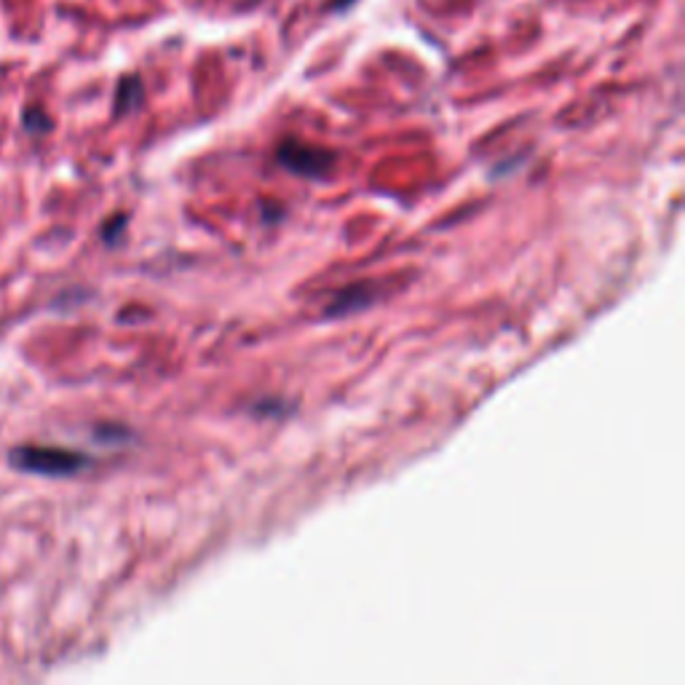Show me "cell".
<instances>
[{"instance_id":"obj_1","label":"cell","mask_w":685,"mask_h":685,"mask_svg":"<svg viewBox=\"0 0 685 685\" xmlns=\"http://www.w3.org/2000/svg\"><path fill=\"white\" fill-rule=\"evenodd\" d=\"M9 461L22 472L43 474V477H70V474H78L81 468L88 466L86 455L73 453V450L38 445L11 450Z\"/></svg>"},{"instance_id":"obj_2","label":"cell","mask_w":685,"mask_h":685,"mask_svg":"<svg viewBox=\"0 0 685 685\" xmlns=\"http://www.w3.org/2000/svg\"><path fill=\"white\" fill-rule=\"evenodd\" d=\"M276 156L289 171H295V175H303V177L327 175L335 164V154H329V150L325 148H314V145L295 143V139H287L284 145H278Z\"/></svg>"},{"instance_id":"obj_3","label":"cell","mask_w":685,"mask_h":685,"mask_svg":"<svg viewBox=\"0 0 685 685\" xmlns=\"http://www.w3.org/2000/svg\"><path fill=\"white\" fill-rule=\"evenodd\" d=\"M143 103V84L135 75L120 81L118 94H116V113H126V110H135V107Z\"/></svg>"}]
</instances>
